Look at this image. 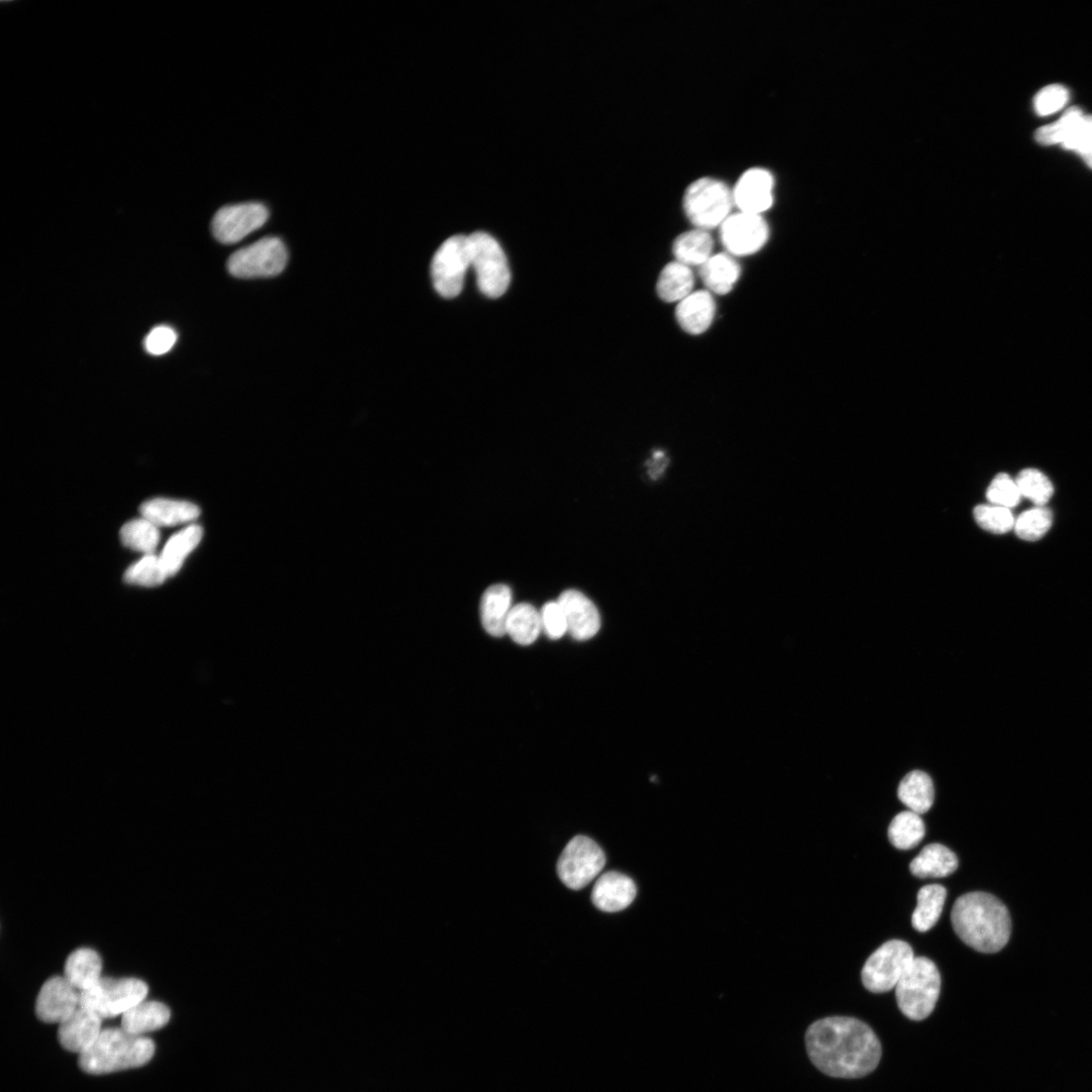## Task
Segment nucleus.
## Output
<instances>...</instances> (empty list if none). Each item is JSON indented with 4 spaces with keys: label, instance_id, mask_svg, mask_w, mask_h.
Returning a JSON list of instances; mask_svg holds the SVG:
<instances>
[{
    "label": "nucleus",
    "instance_id": "1",
    "mask_svg": "<svg viewBox=\"0 0 1092 1092\" xmlns=\"http://www.w3.org/2000/svg\"><path fill=\"white\" fill-rule=\"evenodd\" d=\"M807 1054L823 1073L859 1078L873 1072L881 1059V1044L860 1019L832 1016L813 1022L805 1034Z\"/></svg>",
    "mask_w": 1092,
    "mask_h": 1092
},
{
    "label": "nucleus",
    "instance_id": "2",
    "mask_svg": "<svg viewBox=\"0 0 1092 1092\" xmlns=\"http://www.w3.org/2000/svg\"><path fill=\"white\" fill-rule=\"evenodd\" d=\"M951 920L957 936L972 949L996 953L1007 944L1011 919L1006 906L985 892L960 896L952 909Z\"/></svg>",
    "mask_w": 1092,
    "mask_h": 1092
},
{
    "label": "nucleus",
    "instance_id": "3",
    "mask_svg": "<svg viewBox=\"0 0 1092 1092\" xmlns=\"http://www.w3.org/2000/svg\"><path fill=\"white\" fill-rule=\"evenodd\" d=\"M154 1042L124 1028L103 1029L95 1044L80 1055V1067L93 1075L109 1074L146 1065L154 1056Z\"/></svg>",
    "mask_w": 1092,
    "mask_h": 1092
},
{
    "label": "nucleus",
    "instance_id": "4",
    "mask_svg": "<svg viewBox=\"0 0 1092 1092\" xmlns=\"http://www.w3.org/2000/svg\"><path fill=\"white\" fill-rule=\"evenodd\" d=\"M940 991L939 969L925 957L914 958L895 987L898 1007L911 1020L925 1019L934 1011Z\"/></svg>",
    "mask_w": 1092,
    "mask_h": 1092
},
{
    "label": "nucleus",
    "instance_id": "5",
    "mask_svg": "<svg viewBox=\"0 0 1092 1092\" xmlns=\"http://www.w3.org/2000/svg\"><path fill=\"white\" fill-rule=\"evenodd\" d=\"M733 191L723 182L704 178L694 182L684 197V210L690 222L709 231L722 226L732 215Z\"/></svg>",
    "mask_w": 1092,
    "mask_h": 1092
},
{
    "label": "nucleus",
    "instance_id": "6",
    "mask_svg": "<svg viewBox=\"0 0 1092 1092\" xmlns=\"http://www.w3.org/2000/svg\"><path fill=\"white\" fill-rule=\"evenodd\" d=\"M148 985L137 978L102 977L90 989L80 993V1004L103 1019L125 1014L146 999Z\"/></svg>",
    "mask_w": 1092,
    "mask_h": 1092
},
{
    "label": "nucleus",
    "instance_id": "7",
    "mask_svg": "<svg viewBox=\"0 0 1092 1092\" xmlns=\"http://www.w3.org/2000/svg\"><path fill=\"white\" fill-rule=\"evenodd\" d=\"M471 266L477 286L488 298L503 296L509 288L511 274L507 257L499 243L488 234L476 232L468 236Z\"/></svg>",
    "mask_w": 1092,
    "mask_h": 1092
},
{
    "label": "nucleus",
    "instance_id": "8",
    "mask_svg": "<svg viewBox=\"0 0 1092 1092\" xmlns=\"http://www.w3.org/2000/svg\"><path fill=\"white\" fill-rule=\"evenodd\" d=\"M914 958L912 948L906 942L888 941L878 948L864 965V986L873 993L890 991L896 987Z\"/></svg>",
    "mask_w": 1092,
    "mask_h": 1092
},
{
    "label": "nucleus",
    "instance_id": "9",
    "mask_svg": "<svg viewBox=\"0 0 1092 1092\" xmlns=\"http://www.w3.org/2000/svg\"><path fill=\"white\" fill-rule=\"evenodd\" d=\"M607 856L599 845L585 836L571 840L558 862V875L573 890L588 886L604 870Z\"/></svg>",
    "mask_w": 1092,
    "mask_h": 1092
},
{
    "label": "nucleus",
    "instance_id": "10",
    "mask_svg": "<svg viewBox=\"0 0 1092 1092\" xmlns=\"http://www.w3.org/2000/svg\"><path fill=\"white\" fill-rule=\"evenodd\" d=\"M287 263L284 242L277 237H265L232 254L227 267L233 277L250 280L279 276Z\"/></svg>",
    "mask_w": 1092,
    "mask_h": 1092
},
{
    "label": "nucleus",
    "instance_id": "11",
    "mask_svg": "<svg viewBox=\"0 0 1092 1092\" xmlns=\"http://www.w3.org/2000/svg\"><path fill=\"white\" fill-rule=\"evenodd\" d=\"M470 265L468 236L456 235L447 239L432 260L431 276L436 292L446 299L457 297Z\"/></svg>",
    "mask_w": 1092,
    "mask_h": 1092
},
{
    "label": "nucleus",
    "instance_id": "12",
    "mask_svg": "<svg viewBox=\"0 0 1092 1092\" xmlns=\"http://www.w3.org/2000/svg\"><path fill=\"white\" fill-rule=\"evenodd\" d=\"M769 226L762 215L739 212L721 226L722 242L733 256H749L768 242Z\"/></svg>",
    "mask_w": 1092,
    "mask_h": 1092
},
{
    "label": "nucleus",
    "instance_id": "13",
    "mask_svg": "<svg viewBox=\"0 0 1092 1092\" xmlns=\"http://www.w3.org/2000/svg\"><path fill=\"white\" fill-rule=\"evenodd\" d=\"M267 208L258 203L226 206L215 215L213 234L223 244H235L260 229L268 220Z\"/></svg>",
    "mask_w": 1092,
    "mask_h": 1092
},
{
    "label": "nucleus",
    "instance_id": "14",
    "mask_svg": "<svg viewBox=\"0 0 1092 1092\" xmlns=\"http://www.w3.org/2000/svg\"><path fill=\"white\" fill-rule=\"evenodd\" d=\"M80 1005V992L65 976H54L41 987L36 1001V1013L42 1021L61 1024Z\"/></svg>",
    "mask_w": 1092,
    "mask_h": 1092
},
{
    "label": "nucleus",
    "instance_id": "15",
    "mask_svg": "<svg viewBox=\"0 0 1092 1092\" xmlns=\"http://www.w3.org/2000/svg\"><path fill=\"white\" fill-rule=\"evenodd\" d=\"M774 178L764 169H752L739 180L733 191L734 202L740 212L762 215L774 202Z\"/></svg>",
    "mask_w": 1092,
    "mask_h": 1092
},
{
    "label": "nucleus",
    "instance_id": "16",
    "mask_svg": "<svg viewBox=\"0 0 1092 1092\" xmlns=\"http://www.w3.org/2000/svg\"><path fill=\"white\" fill-rule=\"evenodd\" d=\"M558 603L562 607L568 624V634L580 642L593 639L602 629V619L596 606L583 593L568 590L562 593Z\"/></svg>",
    "mask_w": 1092,
    "mask_h": 1092
},
{
    "label": "nucleus",
    "instance_id": "17",
    "mask_svg": "<svg viewBox=\"0 0 1092 1092\" xmlns=\"http://www.w3.org/2000/svg\"><path fill=\"white\" fill-rule=\"evenodd\" d=\"M103 1018L96 1012L80 1007L60 1024L59 1039L62 1046L80 1055L90 1049L102 1032Z\"/></svg>",
    "mask_w": 1092,
    "mask_h": 1092
},
{
    "label": "nucleus",
    "instance_id": "18",
    "mask_svg": "<svg viewBox=\"0 0 1092 1092\" xmlns=\"http://www.w3.org/2000/svg\"><path fill=\"white\" fill-rule=\"evenodd\" d=\"M637 892L632 878L620 872H608L596 881L592 901L603 911L619 912L634 902Z\"/></svg>",
    "mask_w": 1092,
    "mask_h": 1092
},
{
    "label": "nucleus",
    "instance_id": "19",
    "mask_svg": "<svg viewBox=\"0 0 1092 1092\" xmlns=\"http://www.w3.org/2000/svg\"><path fill=\"white\" fill-rule=\"evenodd\" d=\"M717 304L709 291L693 292L681 301L676 318L681 328L692 335L706 332L716 317Z\"/></svg>",
    "mask_w": 1092,
    "mask_h": 1092
},
{
    "label": "nucleus",
    "instance_id": "20",
    "mask_svg": "<svg viewBox=\"0 0 1092 1092\" xmlns=\"http://www.w3.org/2000/svg\"><path fill=\"white\" fill-rule=\"evenodd\" d=\"M512 591L504 584L487 588L480 602V620L484 631L494 638L506 635V624L512 610Z\"/></svg>",
    "mask_w": 1092,
    "mask_h": 1092
},
{
    "label": "nucleus",
    "instance_id": "21",
    "mask_svg": "<svg viewBox=\"0 0 1092 1092\" xmlns=\"http://www.w3.org/2000/svg\"><path fill=\"white\" fill-rule=\"evenodd\" d=\"M103 961L98 952L81 948L73 952L65 966V978L81 993L98 983L102 976Z\"/></svg>",
    "mask_w": 1092,
    "mask_h": 1092
},
{
    "label": "nucleus",
    "instance_id": "22",
    "mask_svg": "<svg viewBox=\"0 0 1092 1092\" xmlns=\"http://www.w3.org/2000/svg\"><path fill=\"white\" fill-rule=\"evenodd\" d=\"M140 512L157 527L192 522L201 514L200 508L193 503L162 498L143 503Z\"/></svg>",
    "mask_w": 1092,
    "mask_h": 1092
},
{
    "label": "nucleus",
    "instance_id": "23",
    "mask_svg": "<svg viewBox=\"0 0 1092 1092\" xmlns=\"http://www.w3.org/2000/svg\"><path fill=\"white\" fill-rule=\"evenodd\" d=\"M171 1015V1009L165 1003L145 999L122 1015V1028L132 1034L143 1035L166 1026Z\"/></svg>",
    "mask_w": 1092,
    "mask_h": 1092
},
{
    "label": "nucleus",
    "instance_id": "24",
    "mask_svg": "<svg viewBox=\"0 0 1092 1092\" xmlns=\"http://www.w3.org/2000/svg\"><path fill=\"white\" fill-rule=\"evenodd\" d=\"M958 865V858L950 849L931 844L911 861L909 869L918 878H944L953 874Z\"/></svg>",
    "mask_w": 1092,
    "mask_h": 1092
},
{
    "label": "nucleus",
    "instance_id": "25",
    "mask_svg": "<svg viewBox=\"0 0 1092 1092\" xmlns=\"http://www.w3.org/2000/svg\"><path fill=\"white\" fill-rule=\"evenodd\" d=\"M741 266L735 256L729 253L713 255L702 266L700 277L709 290L718 295H727L733 291L741 278Z\"/></svg>",
    "mask_w": 1092,
    "mask_h": 1092
},
{
    "label": "nucleus",
    "instance_id": "26",
    "mask_svg": "<svg viewBox=\"0 0 1092 1092\" xmlns=\"http://www.w3.org/2000/svg\"><path fill=\"white\" fill-rule=\"evenodd\" d=\"M898 798L912 812H927L935 800V788L931 777L922 771H912L901 781Z\"/></svg>",
    "mask_w": 1092,
    "mask_h": 1092
},
{
    "label": "nucleus",
    "instance_id": "27",
    "mask_svg": "<svg viewBox=\"0 0 1092 1092\" xmlns=\"http://www.w3.org/2000/svg\"><path fill=\"white\" fill-rule=\"evenodd\" d=\"M715 242L709 231L695 229L680 235L674 242L676 261L689 267L702 266L712 256Z\"/></svg>",
    "mask_w": 1092,
    "mask_h": 1092
},
{
    "label": "nucleus",
    "instance_id": "28",
    "mask_svg": "<svg viewBox=\"0 0 1092 1092\" xmlns=\"http://www.w3.org/2000/svg\"><path fill=\"white\" fill-rule=\"evenodd\" d=\"M694 274L691 267L678 261L668 264L661 272L657 292L667 303L681 302L693 293Z\"/></svg>",
    "mask_w": 1092,
    "mask_h": 1092
},
{
    "label": "nucleus",
    "instance_id": "29",
    "mask_svg": "<svg viewBox=\"0 0 1092 1092\" xmlns=\"http://www.w3.org/2000/svg\"><path fill=\"white\" fill-rule=\"evenodd\" d=\"M202 537L203 529L199 525H191L169 540L160 556L169 577L175 576L181 570L185 560L197 548Z\"/></svg>",
    "mask_w": 1092,
    "mask_h": 1092
},
{
    "label": "nucleus",
    "instance_id": "30",
    "mask_svg": "<svg viewBox=\"0 0 1092 1092\" xmlns=\"http://www.w3.org/2000/svg\"><path fill=\"white\" fill-rule=\"evenodd\" d=\"M541 630L540 613L528 604L512 608L506 624V635L520 646H530L538 639Z\"/></svg>",
    "mask_w": 1092,
    "mask_h": 1092
},
{
    "label": "nucleus",
    "instance_id": "31",
    "mask_svg": "<svg viewBox=\"0 0 1092 1092\" xmlns=\"http://www.w3.org/2000/svg\"><path fill=\"white\" fill-rule=\"evenodd\" d=\"M947 890L939 884L922 887L917 894V906L912 914V926L920 933L930 931L940 919Z\"/></svg>",
    "mask_w": 1092,
    "mask_h": 1092
},
{
    "label": "nucleus",
    "instance_id": "32",
    "mask_svg": "<svg viewBox=\"0 0 1092 1092\" xmlns=\"http://www.w3.org/2000/svg\"><path fill=\"white\" fill-rule=\"evenodd\" d=\"M924 824L919 814L910 810L897 814L888 829L890 843L899 850H910L924 838Z\"/></svg>",
    "mask_w": 1092,
    "mask_h": 1092
},
{
    "label": "nucleus",
    "instance_id": "33",
    "mask_svg": "<svg viewBox=\"0 0 1092 1092\" xmlns=\"http://www.w3.org/2000/svg\"><path fill=\"white\" fill-rule=\"evenodd\" d=\"M121 539L127 548L152 555L160 540L158 527L142 518L130 521L121 530Z\"/></svg>",
    "mask_w": 1092,
    "mask_h": 1092
},
{
    "label": "nucleus",
    "instance_id": "34",
    "mask_svg": "<svg viewBox=\"0 0 1092 1092\" xmlns=\"http://www.w3.org/2000/svg\"><path fill=\"white\" fill-rule=\"evenodd\" d=\"M1084 115L1078 108H1071L1055 124L1045 126L1035 133V140L1042 145L1067 144L1081 126Z\"/></svg>",
    "mask_w": 1092,
    "mask_h": 1092
},
{
    "label": "nucleus",
    "instance_id": "35",
    "mask_svg": "<svg viewBox=\"0 0 1092 1092\" xmlns=\"http://www.w3.org/2000/svg\"><path fill=\"white\" fill-rule=\"evenodd\" d=\"M169 578L160 557L146 555L141 561L131 566L125 573L128 584L143 587H156Z\"/></svg>",
    "mask_w": 1092,
    "mask_h": 1092
},
{
    "label": "nucleus",
    "instance_id": "36",
    "mask_svg": "<svg viewBox=\"0 0 1092 1092\" xmlns=\"http://www.w3.org/2000/svg\"><path fill=\"white\" fill-rule=\"evenodd\" d=\"M1052 513L1044 506H1036L1023 512L1014 523L1016 535L1026 541L1041 539L1052 526Z\"/></svg>",
    "mask_w": 1092,
    "mask_h": 1092
},
{
    "label": "nucleus",
    "instance_id": "37",
    "mask_svg": "<svg viewBox=\"0 0 1092 1092\" xmlns=\"http://www.w3.org/2000/svg\"><path fill=\"white\" fill-rule=\"evenodd\" d=\"M1015 481L1021 497L1030 500L1036 506H1045L1053 496L1054 487L1051 480L1038 469H1023Z\"/></svg>",
    "mask_w": 1092,
    "mask_h": 1092
},
{
    "label": "nucleus",
    "instance_id": "38",
    "mask_svg": "<svg viewBox=\"0 0 1092 1092\" xmlns=\"http://www.w3.org/2000/svg\"><path fill=\"white\" fill-rule=\"evenodd\" d=\"M977 524L986 531L1003 534L1014 527L1015 520L1010 509L995 505H980L974 509Z\"/></svg>",
    "mask_w": 1092,
    "mask_h": 1092
},
{
    "label": "nucleus",
    "instance_id": "39",
    "mask_svg": "<svg viewBox=\"0 0 1092 1092\" xmlns=\"http://www.w3.org/2000/svg\"><path fill=\"white\" fill-rule=\"evenodd\" d=\"M986 497L991 505L1007 509L1017 506L1021 499L1015 479L1006 473H999L992 479Z\"/></svg>",
    "mask_w": 1092,
    "mask_h": 1092
},
{
    "label": "nucleus",
    "instance_id": "40",
    "mask_svg": "<svg viewBox=\"0 0 1092 1092\" xmlns=\"http://www.w3.org/2000/svg\"><path fill=\"white\" fill-rule=\"evenodd\" d=\"M540 613L542 633L551 640L562 639L568 633L566 616L560 604H546Z\"/></svg>",
    "mask_w": 1092,
    "mask_h": 1092
},
{
    "label": "nucleus",
    "instance_id": "41",
    "mask_svg": "<svg viewBox=\"0 0 1092 1092\" xmlns=\"http://www.w3.org/2000/svg\"><path fill=\"white\" fill-rule=\"evenodd\" d=\"M1069 101L1067 89L1060 85L1044 88L1034 99V110L1040 116H1049L1060 111Z\"/></svg>",
    "mask_w": 1092,
    "mask_h": 1092
},
{
    "label": "nucleus",
    "instance_id": "42",
    "mask_svg": "<svg viewBox=\"0 0 1092 1092\" xmlns=\"http://www.w3.org/2000/svg\"><path fill=\"white\" fill-rule=\"evenodd\" d=\"M1063 147L1077 151L1092 169V116L1084 117L1075 136Z\"/></svg>",
    "mask_w": 1092,
    "mask_h": 1092
},
{
    "label": "nucleus",
    "instance_id": "43",
    "mask_svg": "<svg viewBox=\"0 0 1092 1092\" xmlns=\"http://www.w3.org/2000/svg\"><path fill=\"white\" fill-rule=\"evenodd\" d=\"M178 340L176 331L169 326L154 328L145 339V349L152 355H163L172 350Z\"/></svg>",
    "mask_w": 1092,
    "mask_h": 1092
},
{
    "label": "nucleus",
    "instance_id": "44",
    "mask_svg": "<svg viewBox=\"0 0 1092 1092\" xmlns=\"http://www.w3.org/2000/svg\"><path fill=\"white\" fill-rule=\"evenodd\" d=\"M668 463H669V459L666 457L665 452L656 451L654 453V455H653V458L648 463V465H649V473L652 476V478H654V479L659 478L663 474V472H664L665 468L667 467Z\"/></svg>",
    "mask_w": 1092,
    "mask_h": 1092
}]
</instances>
